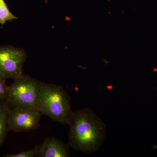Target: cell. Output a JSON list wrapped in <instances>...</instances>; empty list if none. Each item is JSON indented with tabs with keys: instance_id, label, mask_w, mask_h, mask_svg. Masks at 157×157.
Wrapping results in <instances>:
<instances>
[{
	"instance_id": "obj_1",
	"label": "cell",
	"mask_w": 157,
	"mask_h": 157,
	"mask_svg": "<svg viewBox=\"0 0 157 157\" xmlns=\"http://www.w3.org/2000/svg\"><path fill=\"white\" fill-rule=\"evenodd\" d=\"M70 147L83 153L97 151L105 140L106 126L90 108L72 111L68 121Z\"/></svg>"
},
{
	"instance_id": "obj_2",
	"label": "cell",
	"mask_w": 157,
	"mask_h": 157,
	"mask_svg": "<svg viewBox=\"0 0 157 157\" xmlns=\"http://www.w3.org/2000/svg\"><path fill=\"white\" fill-rule=\"evenodd\" d=\"M37 109L42 115L68 124L72 113L70 96L61 86L40 82Z\"/></svg>"
},
{
	"instance_id": "obj_3",
	"label": "cell",
	"mask_w": 157,
	"mask_h": 157,
	"mask_svg": "<svg viewBox=\"0 0 157 157\" xmlns=\"http://www.w3.org/2000/svg\"><path fill=\"white\" fill-rule=\"evenodd\" d=\"M14 81L8 86L5 103L7 108H37L41 82L24 74Z\"/></svg>"
},
{
	"instance_id": "obj_4",
	"label": "cell",
	"mask_w": 157,
	"mask_h": 157,
	"mask_svg": "<svg viewBox=\"0 0 157 157\" xmlns=\"http://www.w3.org/2000/svg\"><path fill=\"white\" fill-rule=\"evenodd\" d=\"M27 57L25 51L10 45L0 46V76L15 80L23 75V67Z\"/></svg>"
},
{
	"instance_id": "obj_5",
	"label": "cell",
	"mask_w": 157,
	"mask_h": 157,
	"mask_svg": "<svg viewBox=\"0 0 157 157\" xmlns=\"http://www.w3.org/2000/svg\"><path fill=\"white\" fill-rule=\"evenodd\" d=\"M8 111L9 131L28 132L39 128L42 114L37 108L16 107L8 109Z\"/></svg>"
},
{
	"instance_id": "obj_6",
	"label": "cell",
	"mask_w": 157,
	"mask_h": 157,
	"mask_svg": "<svg viewBox=\"0 0 157 157\" xmlns=\"http://www.w3.org/2000/svg\"><path fill=\"white\" fill-rule=\"evenodd\" d=\"M69 144L54 137H48L38 146L36 157H68L70 156Z\"/></svg>"
},
{
	"instance_id": "obj_7",
	"label": "cell",
	"mask_w": 157,
	"mask_h": 157,
	"mask_svg": "<svg viewBox=\"0 0 157 157\" xmlns=\"http://www.w3.org/2000/svg\"><path fill=\"white\" fill-rule=\"evenodd\" d=\"M8 111L6 104H0V147L6 139L8 128Z\"/></svg>"
},
{
	"instance_id": "obj_8",
	"label": "cell",
	"mask_w": 157,
	"mask_h": 157,
	"mask_svg": "<svg viewBox=\"0 0 157 157\" xmlns=\"http://www.w3.org/2000/svg\"><path fill=\"white\" fill-rule=\"evenodd\" d=\"M17 17L10 11L4 0H0V24H5L8 21H12Z\"/></svg>"
},
{
	"instance_id": "obj_9",
	"label": "cell",
	"mask_w": 157,
	"mask_h": 157,
	"mask_svg": "<svg viewBox=\"0 0 157 157\" xmlns=\"http://www.w3.org/2000/svg\"><path fill=\"white\" fill-rule=\"evenodd\" d=\"M38 146L35 147L33 148L26 151L20 152L14 154H8L4 156L6 157H36L38 152Z\"/></svg>"
},
{
	"instance_id": "obj_10",
	"label": "cell",
	"mask_w": 157,
	"mask_h": 157,
	"mask_svg": "<svg viewBox=\"0 0 157 157\" xmlns=\"http://www.w3.org/2000/svg\"><path fill=\"white\" fill-rule=\"evenodd\" d=\"M6 79L0 76V104H5L9 86L6 84Z\"/></svg>"
}]
</instances>
